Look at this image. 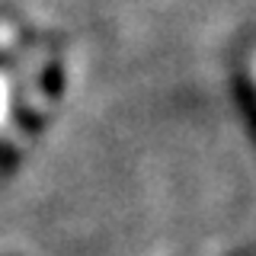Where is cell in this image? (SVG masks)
<instances>
[{"instance_id": "cell-1", "label": "cell", "mask_w": 256, "mask_h": 256, "mask_svg": "<svg viewBox=\"0 0 256 256\" xmlns=\"http://www.w3.org/2000/svg\"><path fill=\"white\" fill-rule=\"evenodd\" d=\"M6 118H10V80L0 74V128L6 125Z\"/></svg>"}]
</instances>
